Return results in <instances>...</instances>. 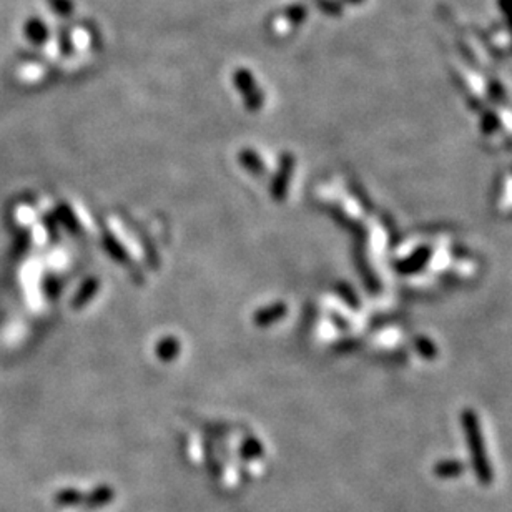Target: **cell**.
I'll return each instance as SVG.
<instances>
[{
    "instance_id": "cell-1",
    "label": "cell",
    "mask_w": 512,
    "mask_h": 512,
    "mask_svg": "<svg viewBox=\"0 0 512 512\" xmlns=\"http://www.w3.org/2000/svg\"><path fill=\"white\" fill-rule=\"evenodd\" d=\"M112 499H113V490L103 486V488H100L96 493H94V496L90 497L88 504H90V507L105 506V504H108V502H112Z\"/></svg>"
}]
</instances>
